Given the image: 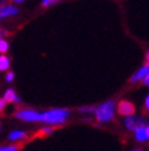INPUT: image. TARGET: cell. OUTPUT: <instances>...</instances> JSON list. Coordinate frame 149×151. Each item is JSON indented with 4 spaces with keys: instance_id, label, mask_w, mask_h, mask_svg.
<instances>
[{
    "instance_id": "4",
    "label": "cell",
    "mask_w": 149,
    "mask_h": 151,
    "mask_svg": "<svg viewBox=\"0 0 149 151\" xmlns=\"http://www.w3.org/2000/svg\"><path fill=\"white\" fill-rule=\"evenodd\" d=\"M123 124H125V128H126L127 130H130V132H135L136 128L142 127V125H147V120H145V118H143V117L131 116V117L125 118Z\"/></svg>"
},
{
    "instance_id": "16",
    "label": "cell",
    "mask_w": 149,
    "mask_h": 151,
    "mask_svg": "<svg viewBox=\"0 0 149 151\" xmlns=\"http://www.w3.org/2000/svg\"><path fill=\"white\" fill-rule=\"evenodd\" d=\"M53 132H54V129H53V128L48 127V128H43V129L40 130V134H51Z\"/></svg>"
},
{
    "instance_id": "3",
    "label": "cell",
    "mask_w": 149,
    "mask_h": 151,
    "mask_svg": "<svg viewBox=\"0 0 149 151\" xmlns=\"http://www.w3.org/2000/svg\"><path fill=\"white\" fill-rule=\"evenodd\" d=\"M42 113L33 111V109H22L15 113V117L17 119L25 120V122H40Z\"/></svg>"
},
{
    "instance_id": "6",
    "label": "cell",
    "mask_w": 149,
    "mask_h": 151,
    "mask_svg": "<svg viewBox=\"0 0 149 151\" xmlns=\"http://www.w3.org/2000/svg\"><path fill=\"white\" fill-rule=\"evenodd\" d=\"M148 74H149V65L144 64V65H142L135 74L132 75L131 79H130V82H132V84H136V82H138V81H143V79L147 76Z\"/></svg>"
},
{
    "instance_id": "23",
    "label": "cell",
    "mask_w": 149,
    "mask_h": 151,
    "mask_svg": "<svg viewBox=\"0 0 149 151\" xmlns=\"http://www.w3.org/2000/svg\"><path fill=\"white\" fill-rule=\"evenodd\" d=\"M147 134H148V140H149V124H147Z\"/></svg>"
},
{
    "instance_id": "19",
    "label": "cell",
    "mask_w": 149,
    "mask_h": 151,
    "mask_svg": "<svg viewBox=\"0 0 149 151\" xmlns=\"http://www.w3.org/2000/svg\"><path fill=\"white\" fill-rule=\"evenodd\" d=\"M142 84L144 85V86H148L149 87V74L147 75V76L143 79V81H142Z\"/></svg>"
},
{
    "instance_id": "11",
    "label": "cell",
    "mask_w": 149,
    "mask_h": 151,
    "mask_svg": "<svg viewBox=\"0 0 149 151\" xmlns=\"http://www.w3.org/2000/svg\"><path fill=\"white\" fill-rule=\"evenodd\" d=\"M23 138H26V132H23V130H15L9 135V140H11V141L21 140Z\"/></svg>"
},
{
    "instance_id": "10",
    "label": "cell",
    "mask_w": 149,
    "mask_h": 151,
    "mask_svg": "<svg viewBox=\"0 0 149 151\" xmlns=\"http://www.w3.org/2000/svg\"><path fill=\"white\" fill-rule=\"evenodd\" d=\"M10 66V59L5 54L0 55V71H6Z\"/></svg>"
},
{
    "instance_id": "5",
    "label": "cell",
    "mask_w": 149,
    "mask_h": 151,
    "mask_svg": "<svg viewBox=\"0 0 149 151\" xmlns=\"http://www.w3.org/2000/svg\"><path fill=\"white\" fill-rule=\"evenodd\" d=\"M135 112H136V107H135V104L131 103L130 101H120L117 104V113L120 116H123L125 118H127V117H131L135 114Z\"/></svg>"
},
{
    "instance_id": "8",
    "label": "cell",
    "mask_w": 149,
    "mask_h": 151,
    "mask_svg": "<svg viewBox=\"0 0 149 151\" xmlns=\"http://www.w3.org/2000/svg\"><path fill=\"white\" fill-rule=\"evenodd\" d=\"M147 125H142L138 127L133 132V135H135V139L138 142H147L148 141V134H147Z\"/></svg>"
},
{
    "instance_id": "17",
    "label": "cell",
    "mask_w": 149,
    "mask_h": 151,
    "mask_svg": "<svg viewBox=\"0 0 149 151\" xmlns=\"http://www.w3.org/2000/svg\"><path fill=\"white\" fill-rule=\"evenodd\" d=\"M12 80H13V73L12 71H9V73H7V75H6V81L11 82Z\"/></svg>"
},
{
    "instance_id": "25",
    "label": "cell",
    "mask_w": 149,
    "mask_h": 151,
    "mask_svg": "<svg viewBox=\"0 0 149 151\" xmlns=\"http://www.w3.org/2000/svg\"><path fill=\"white\" fill-rule=\"evenodd\" d=\"M0 130H1V125H0Z\"/></svg>"
},
{
    "instance_id": "24",
    "label": "cell",
    "mask_w": 149,
    "mask_h": 151,
    "mask_svg": "<svg viewBox=\"0 0 149 151\" xmlns=\"http://www.w3.org/2000/svg\"><path fill=\"white\" fill-rule=\"evenodd\" d=\"M133 151H143V150H142V149H138V147H137V149H135Z\"/></svg>"
},
{
    "instance_id": "2",
    "label": "cell",
    "mask_w": 149,
    "mask_h": 151,
    "mask_svg": "<svg viewBox=\"0 0 149 151\" xmlns=\"http://www.w3.org/2000/svg\"><path fill=\"white\" fill-rule=\"evenodd\" d=\"M117 112V106L115 103V101L110 100L101 103L100 106H98L95 109V119L100 123H109L111 120H114L115 118V113Z\"/></svg>"
},
{
    "instance_id": "14",
    "label": "cell",
    "mask_w": 149,
    "mask_h": 151,
    "mask_svg": "<svg viewBox=\"0 0 149 151\" xmlns=\"http://www.w3.org/2000/svg\"><path fill=\"white\" fill-rule=\"evenodd\" d=\"M0 151H18V146H16V145L3 146V147H0Z\"/></svg>"
},
{
    "instance_id": "12",
    "label": "cell",
    "mask_w": 149,
    "mask_h": 151,
    "mask_svg": "<svg viewBox=\"0 0 149 151\" xmlns=\"http://www.w3.org/2000/svg\"><path fill=\"white\" fill-rule=\"evenodd\" d=\"M95 109L96 107H93V106H83V107L78 108V112L84 113V114H93V113H95Z\"/></svg>"
},
{
    "instance_id": "9",
    "label": "cell",
    "mask_w": 149,
    "mask_h": 151,
    "mask_svg": "<svg viewBox=\"0 0 149 151\" xmlns=\"http://www.w3.org/2000/svg\"><path fill=\"white\" fill-rule=\"evenodd\" d=\"M3 99L5 100V102H16V103H20L21 102V99L16 95V92H15L12 88L6 90V92L4 93Z\"/></svg>"
},
{
    "instance_id": "7",
    "label": "cell",
    "mask_w": 149,
    "mask_h": 151,
    "mask_svg": "<svg viewBox=\"0 0 149 151\" xmlns=\"http://www.w3.org/2000/svg\"><path fill=\"white\" fill-rule=\"evenodd\" d=\"M18 14V9L13 5H3L0 6V19L9 17V16H15Z\"/></svg>"
},
{
    "instance_id": "18",
    "label": "cell",
    "mask_w": 149,
    "mask_h": 151,
    "mask_svg": "<svg viewBox=\"0 0 149 151\" xmlns=\"http://www.w3.org/2000/svg\"><path fill=\"white\" fill-rule=\"evenodd\" d=\"M144 107L147 111H149V95H147L144 99Z\"/></svg>"
},
{
    "instance_id": "15",
    "label": "cell",
    "mask_w": 149,
    "mask_h": 151,
    "mask_svg": "<svg viewBox=\"0 0 149 151\" xmlns=\"http://www.w3.org/2000/svg\"><path fill=\"white\" fill-rule=\"evenodd\" d=\"M56 3H57L56 0H43L42 5H43V6H51V5H54V4H56Z\"/></svg>"
},
{
    "instance_id": "13",
    "label": "cell",
    "mask_w": 149,
    "mask_h": 151,
    "mask_svg": "<svg viewBox=\"0 0 149 151\" xmlns=\"http://www.w3.org/2000/svg\"><path fill=\"white\" fill-rule=\"evenodd\" d=\"M7 49H9V43L5 40H1L0 41V53H6Z\"/></svg>"
},
{
    "instance_id": "1",
    "label": "cell",
    "mask_w": 149,
    "mask_h": 151,
    "mask_svg": "<svg viewBox=\"0 0 149 151\" xmlns=\"http://www.w3.org/2000/svg\"><path fill=\"white\" fill-rule=\"evenodd\" d=\"M71 111L66 108H53L42 113L40 122L48 123L50 125H59L66 122V118L70 117Z\"/></svg>"
},
{
    "instance_id": "22",
    "label": "cell",
    "mask_w": 149,
    "mask_h": 151,
    "mask_svg": "<svg viewBox=\"0 0 149 151\" xmlns=\"http://www.w3.org/2000/svg\"><path fill=\"white\" fill-rule=\"evenodd\" d=\"M145 64L149 65V50L147 52V54H145Z\"/></svg>"
},
{
    "instance_id": "21",
    "label": "cell",
    "mask_w": 149,
    "mask_h": 151,
    "mask_svg": "<svg viewBox=\"0 0 149 151\" xmlns=\"http://www.w3.org/2000/svg\"><path fill=\"white\" fill-rule=\"evenodd\" d=\"M4 36H6V31H5V29H0V41L3 40Z\"/></svg>"
},
{
    "instance_id": "20",
    "label": "cell",
    "mask_w": 149,
    "mask_h": 151,
    "mask_svg": "<svg viewBox=\"0 0 149 151\" xmlns=\"http://www.w3.org/2000/svg\"><path fill=\"white\" fill-rule=\"evenodd\" d=\"M5 104H6L5 100H4V99H0V112H1V111L4 109V107H5Z\"/></svg>"
}]
</instances>
